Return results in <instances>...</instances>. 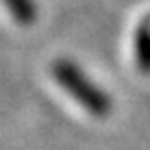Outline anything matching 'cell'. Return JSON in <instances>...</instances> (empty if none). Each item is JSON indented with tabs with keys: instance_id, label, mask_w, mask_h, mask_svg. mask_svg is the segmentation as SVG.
Masks as SVG:
<instances>
[{
	"instance_id": "3",
	"label": "cell",
	"mask_w": 150,
	"mask_h": 150,
	"mask_svg": "<svg viewBox=\"0 0 150 150\" xmlns=\"http://www.w3.org/2000/svg\"><path fill=\"white\" fill-rule=\"evenodd\" d=\"M137 57L144 70H150V30L142 28L137 35Z\"/></svg>"
},
{
	"instance_id": "1",
	"label": "cell",
	"mask_w": 150,
	"mask_h": 150,
	"mask_svg": "<svg viewBox=\"0 0 150 150\" xmlns=\"http://www.w3.org/2000/svg\"><path fill=\"white\" fill-rule=\"evenodd\" d=\"M54 76L61 83V87L65 91H70L79 100V105H83L89 113H94V115H107L111 111L109 96L105 91H100L98 87H94V83L87 79L72 61H57Z\"/></svg>"
},
{
	"instance_id": "2",
	"label": "cell",
	"mask_w": 150,
	"mask_h": 150,
	"mask_svg": "<svg viewBox=\"0 0 150 150\" xmlns=\"http://www.w3.org/2000/svg\"><path fill=\"white\" fill-rule=\"evenodd\" d=\"M2 2L20 24H33L35 22L37 9H35V4L30 0H2Z\"/></svg>"
}]
</instances>
